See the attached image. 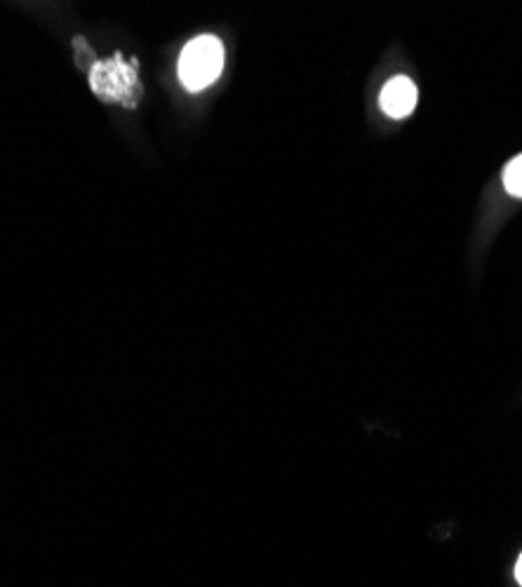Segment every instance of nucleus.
I'll return each instance as SVG.
<instances>
[{
	"label": "nucleus",
	"instance_id": "nucleus-5",
	"mask_svg": "<svg viewBox=\"0 0 522 587\" xmlns=\"http://www.w3.org/2000/svg\"><path fill=\"white\" fill-rule=\"evenodd\" d=\"M76 52H78V66L81 68H85V57L89 60V62H95V54L93 52H87V47H85V41L83 39H76Z\"/></svg>",
	"mask_w": 522,
	"mask_h": 587
},
{
	"label": "nucleus",
	"instance_id": "nucleus-6",
	"mask_svg": "<svg viewBox=\"0 0 522 587\" xmlns=\"http://www.w3.org/2000/svg\"><path fill=\"white\" fill-rule=\"evenodd\" d=\"M515 580L522 585V555L518 557V564H515Z\"/></svg>",
	"mask_w": 522,
	"mask_h": 587
},
{
	"label": "nucleus",
	"instance_id": "nucleus-4",
	"mask_svg": "<svg viewBox=\"0 0 522 587\" xmlns=\"http://www.w3.org/2000/svg\"><path fill=\"white\" fill-rule=\"evenodd\" d=\"M503 186L515 198H522V153L515 156L503 170Z\"/></svg>",
	"mask_w": 522,
	"mask_h": 587
},
{
	"label": "nucleus",
	"instance_id": "nucleus-3",
	"mask_svg": "<svg viewBox=\"0 0 522 587\" xmlns=\"http://www.w3.org/2000/svg\"><path fill=\"white\" fill-rule=\"evenodd\" d=\"M382 111L395 120L407 118L417 108V85L407 76L391 78L380 95Z\"/></svg>",
	"mask_w": 522,
	"mask_h": 587
},
{
	"label": "nucleus",
	"instance_id": "nucleus-1",
	"mask_svg": "<svg viewBox=\"0 0 522 587\" xmlns=\"http://www.w3.org/2000/svg\"><path fill=\"white\" fill-rule=\"evenodd\" d=\"M89 89H93L104 104L137 108L141 99L137 60H125L120 52H116L111 60L95 62L89 66Z\"/></svg>",
	"mask_w": 522,
	"mask_h": 587
},
{
	"label": "nucleus",
	"instance_id": "nucleus-2",
	"mask_svg": "<svg viewBox=\"0 0 522 587\" xmlns=\"http://www.w3.org/2000/svg\"><path fill=\"white\" fill-rule=\"evenodd\" d=\"M226 52L217 35H198L179 57V81L189 92H201L222 76Z\"/></svg>",
	"mask_w": 522,
	"mask_h": 587
}]
</instances>
